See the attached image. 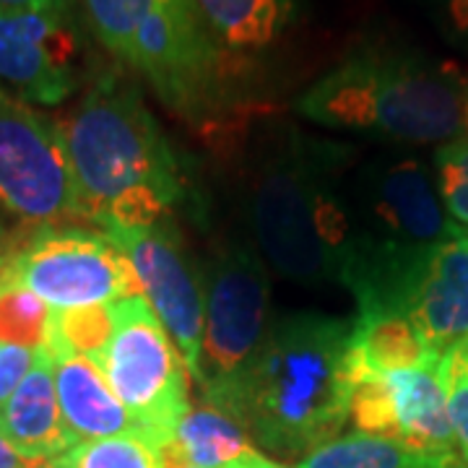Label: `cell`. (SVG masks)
<instances>
[{"instance_id": "obj_15", "label": "cell", "mask_w": 468, "mask_h": 468, "mask_svg": "<svg viewBox=\"0 0 468 468\" xmlns=\"http://www.w3.org/2000/svg\"><path fill=\"white\" fill-rule=\"evenodd\" d=\"M50 354L60 414L76 442L120 435L144 437L138 421L112 393L97 362L68 351Z\"/></svg>"}, {"instance_id": "obj_19", "label": "cell", "mask_w": 468, "mask_h": 468, "mask_svg": "<svg viewBox=\"0 0 468 468\" xmlns=\"http://www.w3.org/2000/svg\"><path fill=\"white\" fill-rule=\"evenodd\" d=\"M187 466L227 468L252 448L250 435L214 406L190 409L167 445Z\"/></svg>"}, {"instance_id": "obj_23", "label": "cell", "mask_w": 468, "mask_h": 468, "mask_svg": "<svg viewBox=\"0 0 468 468\" xmlns=\"http://www.w3.org/2000/svg\"><path fill=\"white\" fill-rule=\"evenodd\" d=\"M159 3L162 0H84L97 39L122 63H131L135 34Z\"/></svg>"}, {"instance_id": "obj_8", "label": "cell", "mask_w": 468, "mask_h": 468, "mask_svg": "<svg viewBox=\"0 0 468 468\" xmlns=\"http://www.w3.org/2000/svg\"><path fill=\"white\" fill-rule=\"evenodd\" d=\"M0 208L34 224L81 217L63 128L0 91Z\"/></svg>"}, {"instance_id": "obj_20", "label": "cell", "mask_w": 468, "mask_h": 468, "mask_svg": "<svg viewBox=\"0 0 468 468\" xmlns=\"http://www.w3.org/2000/svg\"><path fill=\"white\" fill-rule=\"evenodd\" d=\"M52 310L48 302L34 297L24 286L0 282V344L45 349L50 344Z\"/></svg>"}, {"instance_id": "obj_18", "label": "cell", "mask_w": 468, "mask_h": 468, "mask_svg": "<svg viewBox=\"0 0 468 468\" xmlns=\"http://www.w3.org/2000/svg\"><path fill=\"white\" fill-rule=\"evenodd\" d=\"M458 452H430L390 437L351 432L302 458L297 468H451Z\"/></svg>"}, {"instance_id": "obj_13", "label": "cell", "mask_w": 468, "mask_h": 468, "mask_svg": "<svg viewBox=\"0 0 468 468\" xmlns=\"http://www.w3.org/2000/svg\"><path fill=\"white\" fill-rule=\"evenodd\" d=\"M393 310L411 320L437 354L468 344L466 234L437 245L409 271L393 300Z\"/></svg>"}, {"instance_id": "obj_34", "label": "cell", "mask_w": 468, "mask_h": 468, "mask_svg": "<svg viewBox=\"0 0 468 468\" xmlns=\"http://www.w3.org/2000/svg\"><path fill=\"white\" fill-rule=\"evenodd\" d=\"M455 351H461V356L468 362V344H463V346H455Z\"/></svg>"}, {"instance_id": "obj_7", "label": "cell", "mask_w": 468, "mask_h": 468, "mask_svg": "<svg viewBox=\"0 0 468 468\" xmlns=\"http://www.w3.org/2000/svg\"><path fill=\"white\" fill-rule=\"evenodd\" d=\"M271 284L263 261L224 248L203 273L201 390L211 403L258 351L268 323Z\"/></svg>"}, {"instance_id": "obj_4", "label": "cell", "mask_w": 468, "mask_h": 468, "mask_svg": "<svg viewBox=\"0 0 468 468\" xmlns=\"http://www.w3.org/2000/svg\"><path fill=\"white\" fill-rule=\"evenodd\" d=\"M466 81L419 52H354L310 86L297 112L334 131L399 141L445 144L463 131Z\"/></svg>"}, {"instance_id": "obj_27", "label": "cell", "mask_w": 468, "mask_h": 468, "mask_svg": "<svg viewBox=\"0 0 468 468\" xmlns=\"http://www.w3.org/2000/svg\"><path fill=\"white\" fill-rule=\"evenodd\" d=\"M437 16L452 42L468 50V0H437Z\"/></svg>"}, {"instance_id": "obj_30", "label": "cell", "mask_w": 468, "mask_h": 468, "mask_svg": "<svg viewBox=\"0 0 468 468\" xmlns=\"http://www.w3.org/2000/svg\"><path fill=\"white\" fill-rule=\"evenodd\" d=\"M227 468H286L279 461H271L266 455H261L258 451H248L245 455H239L237 461H232Z\"/></svg>"}, {"instance_id": "obj_17", "label": "cell", "mask_w": 468, "mask_h": 468, "mask_svg": "<svg viewBox=\"0 0 468 468\" xmlns=\"http://www.w3.org/2000/svg\"><path fill=\"white\" fill-rule=\"evenodd\" d=\"M354 365L372 372L430 367L442 359L399 310H369L351 323Z\"/></svg>"}, {"instance_id": "obj_36", "label": "cell", "mask_w": 468, "mask_h": 468, "mask_svg": "<svg viewBox=\"0 0 468 468\" xmlns=\"http://www.w3.org/2000/svg\"><path fill=\"white\" fill-rule=\"evenodd\" d=\"M0 91H3V89H0Z\"/></svg>"}, {"instance_id": "obj_3", "label": "cell", "mask_w": 468, "mask_h": 468, "mask_svg": "<svg viewBox=\"0 0 468 468\" xmlns=\"http://www.w3.org/2000/svg\"><path fill=\"white\" fill-rule=\"evenodd\" d=\"M349 156L297 133L263 149L245 180V214L268 266L300 284H344L351 263Z\"/></svg>"}, {"instance_id": "obj_24", "label": "cell", "mask_w": 468, "mask_h": 468, "mask_svg": "<svg viewBox=\"0 0 468 468\" xmlns=\"http://www.w3.org/2000/svg\"><path fill=\"white\" fill-rule=\"evenodd\" d=\"M435 167L445 211L468 224V135L445 141L435 154Z\"/></svg>"}, {"instance_id": "obj_2", "label": "cell", "mask_w": 468, "mask_h": 468, "mask_svg": "<svg viewBox=\"0 0 468 468\" xmlns=\"http://www.w3.org/2000/svg\"><path fill=\"white\" fill-rule=\"evenodd\" d=\"M63 128L81 217L101 229L159 224L183 198L180 165L141 91L101 76Z\"/></svg>"}, {"instance_id": "obj_35", "label": "cell", "mask_w": 468, "mask_h": 468, "mask_svg": "<svg viewBox=\"0 0 468 468\" xmlns=\"http://www.w3.org/2000/svg\"><path fill=\"white\" fill-rule=\"evenodd\" d=\"M451 468H468V463H466V461H463V458H458V461H455V463H452Z\"/></svg>"}, {"instance_id": "obj_25", "label": "cell", "mask_w": 468, "mask_h": 468, "mask_svg": "<svg viewBox=\"0 0 468 468\" xmlns=\"http://www.w3.org/2000/svg\"><path fill=\"white\" fill-rule=\"evenodd\" d=\"M442 380L448 388V411H451L455 445L468 463V362L461 351L442 354Z\"/></svg>"}, {"instance_id": "obj_11", "label": "cell", "mask_w": 468, "mask_h": 468, "mask_svg": "<svg viewBox=\"0 0 468 468\" xmlns=\"http://www.w3.org/2000/svg\"><path fill=\"white\" fill-rule=\"evenodd\" d=\"M101 234L128 258L146 302L183 354L190 378L201 385L203 286L169 227H110Z\"/></svg>"}, {"instance_id": "obj_14", "label": "cell", "mask_w": 468, "mask_h": 468, "mask_svg": "<svg viewBox=\"0 0 468 468\" xmlns=\"http://www.w3.org/2000/svg\"><path fill=\"white\" fill-rule=\"evenodd\" d=\"M0 437L14 451L37 461H52L79 445L60 414L48 346L37 349L32 369L0 409Z\"/></svg>"}, {"instance_id": "obj_16", "label": "cell", "mask_w": 468, "mask_h": 468, "mask_svg": "<svg viewBox=\"0 0 468 468\" xmlns=\"http://www.w3.org/2000/svg\"><path fill=\"white\" fill-rule=\"evenodd\" d=\"M206 32L224 52L268 50L300 16V0H190Z\"/></svg>"}, {"instance_id": "obj_29", "label": "cell", "mask_w": 468, "mask_h": 468, "mask_svg": "<svg viewBox=\"0 0 468 468\" xmlns=\"http://www.w3.org/2000/svg\"><path fill=\"white\" fill-rule=\"evenodd\" d=\"M0 468H48V461L27 458L0 437Z\"/></svg>"}, {"instance_id": "obj_22", "label": "cell", "mask_w": 468, "mask_h": 468, "mask_svg": "<svg viewBox=\"0 0 468 468\" xmlns=\"http://www.w3.org/2000/svg\"><path fill=\"white\" fill-rule=\"evenodd\" d=\"M112 302L110 304H91V307H76V310H55L52 318V334L48 349L79 354L91 362H100L112 338Z\"/></svg>"}, {"instance_id": "obj_6", "label": "cell", "mask_w": 468, "mask_h": 468, "mask_svg": "<svg viewBox=\"0 0 468 468\" xmlns=\"http://www.w3.org/2000/svg\"><path fill=\"white\" fill-rule=\"evenodd\" d=\"M0 282L24 286L52 310L141 297L133 266L101 232L45 224L14 250Z\"/></svg>"}, {"instance_id": "obj_10", "label": "cell", "mask_w": 468, "mask_h": 468, "mask_svg": "<svg viewBox=\"0 0 468 468\" xmlns=\"http://www.w3.org/2000/svg\"><path fill=\"white\" fill-rule=\"evenodd\" d=\"M349 419L356 432L430 452H455L442 359L430 367L372 372L354 365Z\"/></svg>"}, {"instance_id": "obj_1", "label": "cell", "mask_w": 468, "mask_h": 468, "mask_svg": "<svg viewBox=\"0 0 468 468\" xmlns=\"http://www.w3.org/2000/svg\"><path fill=\"white\" fill-rule=\"evenodd\" d=\"M351 323L300 313L276 320L242 372L208 406L276 455L304 458L346 427Z\"/></svg>"}, {"instance_id": "obj_26", "label": "cell", "mask_w": 468, "mask_h": 468, "mask_svg": "<svg viewBox=\"0 0 468 468\" xmlns=\"http://www.w3.org/2000/svg\"><path fill=\"white\" fill-rule=\"evenodd\" d=\"M37 351L24 349V346H11V344H0V409L5 401L16 393L21 380L27 378V372L32 369Z\"/></svg>"}, {"instance_id": "obj_12", "label": "cell", "mask_w": 468, "mask_h": 468, "mask_svg": "<svg viewBox=\"0 0 468 468\" xmlns=\"http://www.w3.org/2000/svg\"><path fill=\"white\" fill-rule=\"evenodd\" d=\"M81 45L66 11H0V89L60 104L79 86Z\"/></svg>"}, {"instance_id": "obj_28", "label": "cell", "mask_w": 468, "mask_h": 468, "mask_svg": "<svg viewBox=\"0 0 468 468\" xmlns=\"http://www.w3.org/2000/svg\"><path fill=\"white\" fill-rule=\"evenodd\" d=\"M68 0H0V11H66Z\"/></svg>"}, {"instance_id": "obj_9", "label": "cell", "mask_w": 468, "mask_h": 468, "mask_svg": "<svg viewBox=\"0 0 468 468\" xmlns=\"http://www.w3.org/2000/svg\"><path fill=\"white\" fill-rule=\"evenodd\" d=\"M224 55L190 0H162L135 34L128 66L149 81L169 110L201 117L217 104Z\"/></svg>"}, {"instance_id": "obj_33", "label": "cell", "mask_w": 468, "mask_h": 468, "mask_svg": "<svg viewBox=\"0 0 468 468\" xmlns=\"http://www.w3.org/2000/svg\"><path fill=\"white\" fill-rule=\"evenodd\" d=\"M463 131L468 135V81H466V91H463Z\"/></svg>"}, {"instance_id": "obj_31", "label": "cell", "mask_w": 468, "mask_h": 468, "mask_svg": "<svg viewBox=\"0 0 468 468\" xmlns=\"http://www.w3.org/2000/svg\"><path fill=\"white\" fill-rule=\"evenodd\" d=\"M14 239H11V232H8V227H5V221L0 217V276H3V271L8 266V261H11V255H14Z\"/></svg>"}, {"instance_id": "obj_21", "label": "cell", "mask_w": 468, "mask_h": 468, "mask_svg": "<svg viewBox=\"0 0 468 468\" xmlns=\"http://www.w3.org/2000/svg\"><path fill=\"white\" fill-rule=\"evenodd\" d=\"M48 468H165L162 451L138 435L86 440L63 455L48 461Z\"/></svg>"}, {"instance_id": "obj_5", "label": "cell", "mask_w": 468, "mask_h": 468, "mask_svg": "<svg viewBox=\"0 0 468 468\" xmlns=\"http://www.w3.org/2000/svg\"><path fill=\"white\" fill-rule=\"evenodd\" d=\"M112 338L97 365L144 437L162 451L190 411L187 365L144 297L112 302Z\"/></svg>"}, {"instance_id": "obj_32", "label": "cell", "mask_w": 468, "mask_h": 468, "mask_svg": "<svg viewBox=\"0 0 468 468\" xmlns=\"http://www.w3.org/2000/svg\"><path fill=\"white\" fill-rule=\"evenodd\" d=\"M162 461H165V468H196V466H187L183 458H177V455L169 451V448H162Z\"/></svg>"}]
</instances>
